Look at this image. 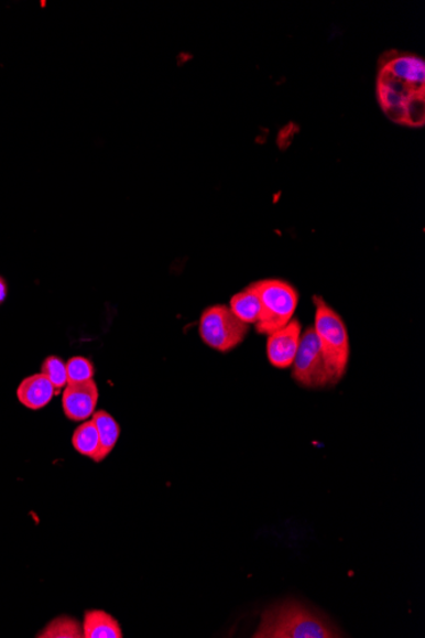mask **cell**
Wrapping results in <instances>:
<instances>
[{
  "label": "cell",
  "instance_id": "4",
  "mask_svg": "<svg viewBox=\"0 0 425 638\" xmlns=\"http://www.w3.org/2000/svg\"><path fill=\"white\" fill-rule=\"evenodd\" d=\"M258 294L261 311L257 326L259 334L269 335L287 325L298 306L299 294L288 282L261 280L250 284Z\"/></svg>",
  "mask_w": 425,
  "mask_h": 638
},
{
  "label": "cell",
  "instance_id": "6",
  "mask_svg": "<svg viewBox=\"0 0 425 638\" xmlns=\"http://www.w3.org/2000/svg\"><path fill=\"white\" fill-rule=\"evenodd\" d=\"M292 379L304 389L315 390L330 386L314 326H308L302 332L298 350L292 365Z\"/></svg>",
  "mask_w": 425,
  "mask_h": 638
},
{
  "label": "cell",
  "instance_id": "12",
  "mask_svg": "<svg viewBox=\"0 0 425 638\" xmlns=\"http://www.w3.org/2000/svg\"><path fill=\"white\" fill-rule=\"evenodd\" d=\"M230 309L244 324H257L259 321L261 311L260 300L250 285L232 296Z\"/></svg>",
  "mask_w": 425,
  "mask_h": 638
},
{
  "label": "cell",
  "instance_id": "10",
  "mask_svg": "<svg viewBox=\"0 0 425 638\" xmlns=\"http://www.w3.org/2000/svg\"><path fill=\"white\" fill-rule=\"evenodd\" d=\"M92 420L97 428L98 439H100V447H98V452L92 461L95 463H101L112 453V450L116 448L120 436V425L116 419L106 411L95 412Z\"/></svg>",
  "mask_w": 425,
  "mask_h": 638
},
{
  "label": "cell",
  "instance_id": "17",
  "mask_svg": "<svg viewBox=\"0 0 425 638\" xmlns=\"http://www.w3.org/2000/svg\"><path fill=\"white\" fill-rule=\"evenodd\" d=\"M8 292V285L2 277H0V305L3 304Z\"/></svg>",
  "mask_w": 425,
  "mask_h": 638
},
{
  "label": "cell",
  "instance_id": "8",
  "mask_svg": "<svg viewBox=\"0 0 425 638\" xmlns=\"http://www.w3.org/2000/svg\"><path fill=\"white\" fill-rule=\"evenodd\" d=\"M98 388L92 380L70 382L63 391V409L73 422H85L96 412Z\"/></svg>",
  "mask_w": 425,
  "mask_h": 638
},
{
  "label": "cell",
  "instance_id": "7",
  "mask_svg": "<svg viewBox=\"0 0 425 638\" xmlns=\"http://www.w3.org/2000/svg\"><path fill=\"white\" fill-rule=\"evenodd\" d=\"M302 329V324L298 318L292 321L283 326L282 329L275 331L266 335V356L268 361L280 370H287L291 368L296 357Z\"/></svg>",
  "mask_w": 425,
  "mask_h": 638
},
{
  "label": "cell",
  "instance_id": "13",
  "mask_svg": "<svg viewBox=\"0 0 425 638\" xmlns=\"http://www.w3.org/2000/svg\"><path fill=\"white\" fill-rule=\"evenodd\" d=\"M72 444L80 455L94 459L98 452V447H100V439H98V432L94 420L85 421L79 425L75 431V435L72 437Z\"/></svg>",
  "mask_w": 425,
  "mask_h": 638
},
{
  "label": "cell",
  "instance_id": "5",
  "mask_svg": "<svg viewBox=\"0 0 425 638\" xmlns=\"http://www.w3.org/2000/svg\"><path fill=\"white\" fill-rule=\"evenodd\" d=\"M249 332L250 325L242 323L226 305L210 306L200 316V338L220 354H228L239 347Z\"/></svg>",
  "mask_w": 425,
  "mask_h": 638
},
{
  "label": "cell",
  "instance_id": "1",
  "mask_svg": "<svg viewBox=\"0 0 425 638\" xmlns=\"http://www.w3.org/2000/svg\"><path fill=\"white\" fill-rule=\"evenodd\" d=\"M378 98L382 111L396 125L424 127V60L418 55L402 52L383 55L379 67Z\"/></svg>",
  "mask_w": 425,
  "mask_h": 638
},
{
  "label": "cell",
  "instance_id": "15",
  "mask_svg": "<svg viewBox=\"0 0 425 638\" xmlns=\"http://www.w3.org/2000/svg\"><path fill=\"white\" fill-rule=\"evenodd\" d=\"M41 374H44L52 381L56 396L68 386L67 365L59 357H47L41 367Z\"/></svg>",
  "mask_w": 425,
  "mask_h": 638
},
{
  "label": "cell",
  "instance_id": "16",
  "mask_svg": "<svg viewBox=\"0 0 425 638\" xmlns=\"http://www.w3.org/2000/svg\"><path fill=\"white\" fill-rule=\"evenodd\" d=\"M68 383L92 380L95 366L88 358L72 357L67 364Z\"/></svg>",
  "mask_w": 425,
  "mask_h": 638
},
{
  "label": "cell",
  "instance_id": "2",
  "mask_svg": "<svg viewBox=\"0 0 425 638\" xmlns=\"http://www.w3.org/2000/svg\"><path fill=\"white\" fill-rule=\"evenodd\" d=\"M255 638H339L345 634L333 621L297 601H284L261 615Z\"/></svg>",
  "mask_w": 425,
  "mask_h": 638
},
{
  "label": "cell",
  "instance_id": "3",
  "mask_svg": "<svg viewBox=\"0 0 425 638\" xmlns=\"http://www.w3.org/2000/svg\"><path fill=\"white\" fill-rule=\"evenodd\" d=\"M314 329L320 345L330 387L338 386L345 378L349 358L350 340L342 317L322 296H314Z\"/></svg>",
  "mask_w": 425,
  "mask_h": 638
},
{
  "label": "cell",
  "instance_id": "11",
  "mask_svg": "<svg viewBox=\"0 0 425 638\" xmlns=\"http://www.w3.org/2000/svg\"><path fill=\"white\" fill-rule=\"evenodd\" d=\"M85 638H121L119 621L103 610H87L84 620Z\"/></svg>",
  "mask_w": 425,
  "mask_h": 638
},
{
  "label": "cell",
  "instance_id": "9",
  "mask_svg": "<svg viewBox=\"0 0 425 638\" xmlns=\"http://www.w3.org/2000/svg\"><path fill=\"white\" fill-rule=\"evenodd\" d=\"M55 396V388L44 374L29 376V378L21 381L18 389L20 402L31 409V411H39V409L45 408Z\"/></svg>",
  "mask_w": 425,
  "mask_h": 638
},
{
  "label": "cell",
  "instance_id": "14",
  "mask_svg": "<svg viewBox=\"0 0 425 638\" xmlns=\"http://www.w3.org/2000/svg\"><path fill=\"white\" fill-rule=\"evenodd\" d=\"M41 638H80L84 637V628L79 621L67 616L55 618L41 631Z\"/></svg>",
  "mask_w": 425,
  "mask_h": 638
}]
</instances>
